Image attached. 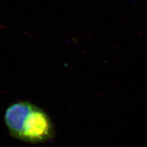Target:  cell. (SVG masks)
<instances>
[{"instance_id": "1", "label": "cell", "mask_w": 147, "mask_h": 147, "mask_svg": "<svg viewBox=\"0 0 147 147\" xmlns=\"http://www.w3.org/2000/svg\"><path fill=\"white\" fill-rule=\"evenodd\" d=\"M53 135L51 119L43 110L35 106L26 119L21 140L39 143L52 139Z\"/></svg>"}, {"instance_id": "2", "label": "cell", "mask_w": 147, "mask_h": 147, "mask_svg": "<svg viewBox=\"0 0 147 147\" xmlns=\"http://www.w3.org/2000/svg\"><path fill=\"white\" fill-rule=\"evenodd\" d=\"M34 107L28 101H19L7 109L4 119L12 137L22 139L26 119Z\"/></svg>"}]
</instances>
